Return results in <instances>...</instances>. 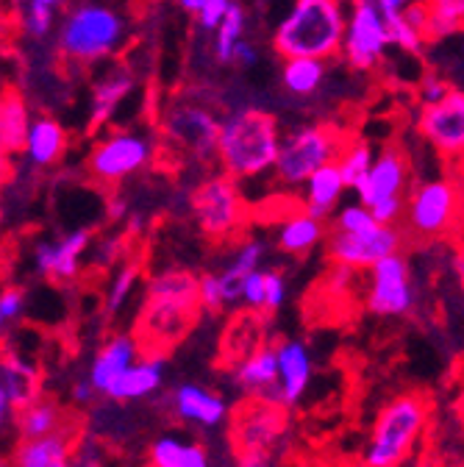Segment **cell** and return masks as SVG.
Returning <instances> with one entry per match:
<instances>
[{"mask_svg": "<svg viewBox=\"0 0 464 467\" xmlns=\"http://www.w3.org/2000/svg\"><path fill=\"white\" fill-rule=\"evenodd\" d=\"M76 434L62 431L42 440H20L12 453L15 467H76Z\"/></svg>", "mask_w": 464, "mask_h": 467, "instance_id": "d4e9b609", "label": "cell"}, {"mask_svg": "<svg viewBox=\"0 0 464 467\" xmlns=\"http://www.w3.org/2000/svg\"><path fill=\"white\" fill-rule=\"evenodd\" d=\"M198 284L201 275L181 267H167L148 278L134 334L145 357H164L198 326L203 312Z\"/></svg>", "mask_w": 464, "mask_h": 467, "instance_id": "6da1fadb", "label": "cell"}, {"mask_svg": "<svg viewBox=\"0 0 464 467\" xmlns=\"http://www.w3.org/2000/svg\"><path fill=\"white\" fill-rule=\"evenodd\" d=\"M161 384H164V357H142L120 376V381L108 389L106 398L111 403H134L159 392Z\"/></svg>", "mask_w": 464, "mask_h": 467, "instance_id": "484cf974", "label": "cell"}, {"mask_svg": "<svg viewBox=\"0 0 464 467\" xmlns=\"http://www.w3.org/2000/svg\"><path fill=\"white\" fill-rule=\"evenodd\" d=\"M392 47L389 23L370 0H351L347 6V28L342 42V58L359 73L376 70L387 50Z\"/></svg>", "mask_w": 464, "mask_h": 467, "instance_id": "7c38bea8", "label": "cell"}, {"mask_svg": "<svg viewBox=\"0 0 464 467\" xmlns=\"http://www.w3.org/2000/svg\"><path fill=\"white\" fill-rule=\"evenodd\" d=\"M400 467H418V464H412V462H409V464H400Z\"/></svg>", "mask_w": 464, "mask_h": 467, "instance_id": "e7e4bbea", "label": "cell"}, {"mask_svg": "<svg viewBox=\"0 0 464 467\" xmlns=\"http://www.w3.org/2000/svg\"><path fill=\"white\" fill-rule=\"evenodd\" d=\"M190 212L203 237L211 243H234L251 220V206L240 190V182L228 175H209L190 195Z\"/></svg>", "mask_w": 464, "mask_h": 467, "instance_id": "9c48e42d", "label": "cell"}, {"mask_svg": "<svg viewBox=\"0 0 464 467\" xmlns=\"http://www.w3.org/2000/svg\"><path fill=\"white\" fill-rule=\"evenodd\" d=\"M6 326H9V323H6L4 317H0V339H4V334H6Z\"/></svg>", "mask_w": 464, "mask_h": 467, "instance_id": "94428289", "label": "cell"}, {"mask_svg": "<svg viewBox=\"0 0 464 467\" xmlns=\"http://www.w3.org/2000/svg\"><path fill=\"white\" fill-rule=\"evenodd\" d=\"M270 315L256 309H237L231 312L217 342V365L220 370H234L245 359H251L256 350L270 345Z\"/></svg>", "mask_w": 464, "mask_h": 467, "instance_id": "2e32d148", "label": "cell"}, {"mask_svg": "<svg viewBox=\"0 0 464 467\" xmlns=\"http://www.w3.org/2000/svg\"><path fill=\"white\" fill-rule=\"evenodd\" d=\"M34 4H42V6H50V9L59 12L62 6H67V4H70V0H34Z\"/></svg>", "mask_w": 464, "mask_h": 467, "instance_id": "680465c9", "label": "cell"}, {"mask_svg": "<svg viewBox=\"0 0 464 467\" xmlns=\"http://www.w3.org/2000/svg\"><path fill=\"white\" fill-rule=\"evenodd\" d=\"M434 415V403L426 392H400L387 400L370 429L365 448V467H400L409 464L420 448Z\"/></svg>", "mask_w": 464, "mask_h": 467, "instance_id": "5b68a950", "label": "cell"}, {"mask_svg": "<svg viewBox=\"0 0 464 467\" xmlns=\"http://www.w3.org/2000/svg\"><path fill=\"white\" fill-rule=\"evenodd\" d=\"M406 234L397 225H376L359 234H336L331 231L328 240V259L334 267H345L354 273L373 270L381 259L403 254Z\"/></svg>", "mask_w": 464, "mask_h": 467, "instance_id": "5bb4252c", "label": "cell"}, {"mask_svg": "<svg viewBox=\"0 0 464 467\" xmlns=\"http://www.w3.org/2000/svg\"><path fill=\"white\" fill-rule=\"evenodd\" d=\"M293 420L286 406L264 398H242L228 418V442L237 467H275L289 445Z\"/></svg>", "mask_w": 464, "mask_h": 467, "instance_id": "8992f818", "label": "cell"}, {"mask_svg": "<svg viewBox=\"0 0 464 467\" xmlns=\"http://www.w3.org/2000/svg\"><path fill=\"white\" fill-rule=\"evenodd\" d=\"M347 28L345 0H295L273 34V50L284 58H328L342 53Z\"/></svg>", "mask_w": 464, "mask_h": 467, "instance_id": "277c9868", "label": "cell"}, {"mask_svg": "<svg viewBox=\"0 0 464 467\" xmlns=\"http://www.w3.org/2000/svg\"><path fill=\"white\" fill-rule=\"evenodd\" d=\"M95 395H98V389L92 387V381H89L87 376L78 379V381L73 384V400H76V403H92Z\"/></svg>", "mask_w": 464, "mask_h": 467, "instance_id": "816d5d0a", "label": "cell"}, {"mask_svg": "<svg viewBox=\"0 0 464 467\" xmlns=\"http://www.w3.org/2000/svg\"><path fill=\"white\" fill-rule=\"evenodd\" d=\"M67 145H70L67 129L59 120H53L50 114H36L23 145V159L36 170H47L65 159Z\"/></svg>", "mask_w": 464, "mask_h": 467, "instance_id": "603a6c76", "label": "cell"}, {"mask_svg": "<svg viewBox=\"0 0 464 467\" xmlns=\"http://www.w3.org/2000/svg\"><path fill=\"white\" fill-rule=\"evenodd\" d=\"M0 381L15 406V412H20L23 406L36 400V368L26 362L15 350H0Z\"/></svg>", "mask_w": 464, "mask_h": 467, "instance_id": "1f68e13d", "label": "cell"}, {"mask_svg": "<svg viewBox=\"0 0 464 467\" xmlns=\"http://www.w3.org/2000/svg\"><path fill=\"white\" fill-rule=\"evenodd\" d=\"M103 462H106V453H103V448H100V442L98 440H81L78 445H76V467H103Z\"/></svg>", "mask_w": 464, "mask_h": 467, "instance_id": "c3c4849f", "label": "cell"}, {"mask_svg": "<svg viewBox=\"0 0 464 467\" xmlns=\"http://www.w3.org/2000/svg\"><path fill=\"white\" fill-rule=\"evenodd\" d=\"M6 26V6H4V0H0V31H4Z\"/></svg>", "mask_w": 464, "mask_h": 467, "instance_id": "91938a15", "label": "cell"}, {"mask_svg": "<svg viewBox=\"0 0 464 467\" xmlns=\"http://www.w3.org/2000/svg\"><path fill=\"white\" fill-rule=\"evenodd\" d=\"M331 220H334V231L336 234H359V231H367V228H376L378 225L376 217H373V212L365 203H359V201L342 206Z\"/></svg>", "mask_w": 464, "mask_h": 467, "instance_id": "b9f144b4", "label": "cell"}, {"mask_svg": "<svg viewBox=\"0 0 464 467\" xmlns=\"http://www.w3.org/2000/svg\"><path fill=\"white\" fill-rule=\"evenodd\" d=\"M139 273H142L139 262H126L118 273L111 275L108 289H106V315H118L129 304L131 292L137 289Z\"/></svg>", "mask_w": 464, "mask_h": 467, "instance_id": "ab89813d", "label": "cell"}, {"mask_svg": "<svg viewBox=\"0 0 464 467\" xmlns=\"http://www.w3.org/2000/svg\"><path fill=\"white\" fill-rule=\"evenodd\" d=\"M325 81V62L317 58H286L281 67V87L293 98H312Z\"/></svg>", "mask_w": 464, "mask_h": 467, "instance_id": "e575fe53", "label": "cell"}, {"mask_svg": "<svg viewBox=\"0 0 464 467\" xmlns=\"http://www.w3.org/2000/svg\"><path fill=\"white\" fill-rule=\"evenodd\" d=\"M284 298H286V281L278 270H256L248 275V281L242 286L245 309L273 315L275 309H281Z\"/></svg>", "mask_w": 464, "mask_h": 467, "instance_id": "836d02e7", "label": "cell"}, {"mask_svg": "<svg viewBox=\"0 0 464 467\" xmlns=\"http://www.w3.org/2000/svg\"><path fill=\"white\" fill-rule=\"evenodd\" d=\"M129 20L111 0H78L56 28V50L70 65L95 67L111 62L126 45Z\"/></svg>", "mask_w": 464, "mask_h": 467, "instance_id": "3957f363", "label": "cell"}, {"mask_svg": "<svg viewBox=\"0 0 464 467\" xmlns=\"http://www.w3.org/2000/svg\"><path fill=\"white\" fill-rule=\"evenodd\" d=\"M159 156L156 134L145 129H114L103 134L87 159V170L92 182L103 187H114L129 182L131 175L148 170Z\"/></svg>", "mask_w": 464, "mask_h": 467, "instance_id": "30bf717a", "label": "cell"}, {"mask_svg": "<svg viewBox=\"0 0 464 467\" xmlns=\"http://www.w3.org/2000/svg\"><path fill=\"white\" fill-rule=\"evenodd\" d=\"M12 179V153L0 148V190H4Z\"/></svg>", "mask_w": 464, "mask_h": 467, "instance_id": "9f6ffc18", "label": "cell"}, {"mask_svg": "<svg viewBox=\"0 0 464 467\" xmlns=\"http://www.w3.org/2000/svg\"><path fill=\"white\" fill-rule=\"evenodd\" d=\"M170 403L176 415L187 423H195L201 429H220L228 418L231 409L220 392H211L201 384H181L172 389Z\"/></svg>", "mask_w": 464, "mask_h": 467, "instance_id": "7402d4cb", "label": "cell"}, {"mask_svg": "<svg viewBox=\"0 0 464 467\" xmlns=\"http://www.w3.org/2000/svg\"><path fill=\"white\" fill-rule=\"evenodd\" d=\"M423 4L428 6V42L464 31V0H423Z\"/></svg>", "mask_w": 464, "mask_h": 467, "instance_id": "8d00e7d4", "label": "cell"}, {"mask_svg": "<svg viewBox=\"0 0 464 467\" xmlns=\"http://www.w3.org/2000/svg\"><path fill=\"white\" fill-rule=\"evenodd\" d=\"M198 296H201V309L214 315L220 309H225V298H222V286H220V275L217 273H203L201 284H198Z\"/></svg>", "mask_w": 464, "mask_h": 467, "instance_id": "7bdbcfd3", "label": "cell"}, {"mask_svg": "<svg viewBox=\"0 0 464 467\" xmlns=\"http://www.w3.org/2000/svg\"><path fill=\"white\" fill-rule=\"evenodd\" d=\"M0 467H15V462L12 459H0Z\"/></svg>", "mask_w": 464, "mask_h": 467, "instance_id": "6125c7cd", "label": "cell"}, {"mask_svg": "<svg viewBox=\"0 0 464 467\" xmlns=\"http://www.w3.org/2000/svg\"><path fill=\"white\" fill-rule=\"evenodd\" d=\"M275 354H278V400L281 406H295L309 384H312V354L301 339H281L275 342Z\"/></svg>", "mask_w": 464, "mask_h": 467, "instance_id": "ffe728a7", "label": "cell"}, {"mask_svg": "<svg viewBox=\"0 0 464 467\" xmlns=\"http://www.w3.org/2000/svg\"><path fill=\"white\" fill-rule=\"evenodd\" d=\"M123 251H126L123 237H103V240L95 245V265H98V267H111V265H118V259L123 256Z\"/></svg>", "mask_w": 464, "mask_h": 467, "instance_id": "7dc6e473", "label": "cell"}, {"mask_svg": "<svg viewBox=\"0 0 464 467\" xmlns=\"http://www.w3.org/2000/svg\"><path fill=\"white\" fill-rule=\"evenodd\" d=\"M92 245V228H73L56 240L34 245V267L39 275L56 284H67L81 275L84 254Z\"/></svg>", "mask_w": 464, "mask_h": 467, "instance_id": "ac0fdd59", "label": "cell"}, {"mask_svg": "<svg viewBox=\"0 0 464 467\" xmlns=\"http://www.w3.org/2000/svg\"><path fill=\"white\" fill-rule=\"evenodd\" d=\"M231 6H234V0H209V4L201 9V15H198V26L203 28V31H217L220 28V23L228 17V12H231Z\"/></svg>", "mask_w": 464, "mask_h": 467, "instance_id": "bcb514c9", "label": "cell"}, {"mask_svg": "<svg viewBox=\"0 0 464 467\" xmlns=\"http://www.w3.org/2000/svg\"><path fill=\"white\" fill-rule=\"evenodd\" d=\"M137 89V76L129 65L111 62L106 65L95 81H92V95H89V126L103 129L114 120L118 109L126 103V98Z\"/></svg>", "mask_w": 464, "mask_h": 467, "instance_id": "d6986e66", "label": "cell"}, {"mask_svg": "<svg viewBox=\"0 0 464 467\" xmlns=\"http://www.w3.org/2000/svg\"><path fill=\"white\" fill-rule=\"evenodd\" d=\"M448 467H464V464H448Z\"/></svg>", "mask_w": 464, "mask_h": 467, "instance_id": "003e7915", "label": "cell"}, {"mask_svg": "<svg viewBox=\"0 0 464 467\" xmlns=\"http://www.w3.org/2000/svg\"><path fill=\"white\" fill-rule=\"evenodd\" d=\"M31 120V109L20 92H0V148L23 153Z\"/></svg>", "mask_w": 464, "mask_h": 467, "instance_id": "d6a6232c", "label": "cell"}, {"mask_svg": "<svg viewBox=\"0 0 464 467\" xmlns=\"http://www.w3.org/2000/svg\"><path fill=\"white\" fill-rule=\"evenodd\" d=\"M234 65H237V67H245V70L256 67V65H259V47H256L253 42L245 39V42L237 47V53H234Z\"/></svg>", "mask_w": 464, "mask_h": 467, "instance_id": "681fc988", "label": "cell"}, {"mask_svg": "<svg viewBox=\"0 0 464 467\" xmlns=\"http://www.w3.org/2000/svg\"><path fill=\"white\" fill-rule=\"evenodd\" d=\"M373 161H376V153H373L370 142L356 140V137H354L351 142H347L345 150H342L339 159H336V167H339L342 179H345V187L356 192V187L367 179V172H370Z\"/></svg>", "mask_w": 464, "mask_h": 467, "instance_id": "74e56055", "label": "cell"}, {"mask_svg": "<svg viewBox=\"0 0 464 467\" xmlns=\"http://www.w3.org/2000/svg\"><path fill=\"white\" fill-rule=\"evenodd\" d=\"M448 172H450V179L456 182V187L461 190V198H464V150L448 164Z\"/></svg>", "mask_w": 464, "mask_h": 467, "instance_id": "11a10c76", "label": "cell"}, {"mask_svg": "<svg viewBox=\"0 0 464 467\" xmlns=\"http://www.w3.org/2000/svg\"><path fill=\"white\" fill-rule=\"evenodd\" d=\"M206 4H209V0H179V6H181L187 15H195V17L201 15V9H203Z\"/></svg>", "mask_w": 464, "mask_h": 467, "instance_id": "6f0895ef", "label": "cell"}, {"mask_svg": "<svg viewBox=\"0 0 464 467\" xmlns=\"http://www.w3.org/2000/svg\"><path fill=\"white\" fill-rule=\"evenodd\" d=\"M228 379L237 389L245 392V398H264V400H278V354L275 345H267L251 359H245L240 368L228 370Z\"/></svg>", "mask_w": 464, "mask_h": 467, "instance_id": "cb8c5ba5", "label": "cell"}, {"mask_svg": "<svg viewBox=\"0 0 464 467\" xmlns=\"http://www.w3.org/2000/svg\"><path fill=\"white\" fill-rule=\"evenodd\" d=\"M222 117L214 114L201 100H172L161 114V137L192 159H211L217 156Z\"/></svg>", "mask_w": 464, "mask_h": 467, "instance_id": "8fae6325", "label": "cell"}, {"mask_svg": "<svg viewBox=\"0 0 464 467\" xmlns=\"http://www.w3.org/2000/svg\"><path fill=\"white\" fill-rule=\"evenodd\" d=\"M345 179L336 164H328L323 170H317L312 179L304 184V195H301V209H306L309 214L325 220L342 201L345 195Z\"/></svg>", "mask_w": 464, "mask_h": 467, "instance_id": "f546056e", "label": "cell"}, {"mask_svg": "<svg viewBox=\"0 0 464 467\" xmlns=\"http://www.w3.org/2000/svg\"><path fill=\"white\" fill-rule=\"evenodd\" d=\"M325 240V223L306 209H295L281 217L278 248L289 256H309Z\"/></svg>", "mask_w": 464, "mask_h": 467, "instance_id": "4316f807", "label": "cell"}, {"mask_svg": "<svg viewBox=\"0 0 464 467\" xmlns=\"http://www.w3.org/2000/svg\"><path fill=\"white\" fill-rule=\"evenodd\" d=\"M278 120L264 109H234L222 117L217 161L234 182H251L275 170L281 153Z\"/></svg>", "mask_w": 464, "mask_h": 467, "instance_id": "7a4b0ae2", "label": "cell"}, {"mask_svg": "<svg viewBox=\"0 0 464 467\" xmlns=\"http://www.w3.org/2000/svg\"><path fill=\"white\" fill-rule=\"evenodd\" d=\"M464 225V198L450 172L412 184L406 195L400 228L415 243L450 240Z\"/></svg>", "mask_w": 464, "mask_h": 467, "instance_id": "52a82bcc", "label": "cell"}, {"mask_svg": "<svg viewBox=\"0 0 464 467\" xmlns=\"http://www.w3.org/2000/svg\"><path fill=\"white\" fill-rule=\"evenodd\" d=\"M415 126L420 140L450 164L464 150V89H450L439 103L423 106Z\"/></svg>", "mask_w": 464, "mask_h": 467, "instance_id": "9a60e30c", "label": "cell"}, {"mask_svg": "<svg viewBox=\"0 0 464 467\" xmlns=\"http://www.w3.org/2000/svg\"><path fill=\"white\" fill-rule=\"evenodd\" d=\"M106 214H108V220H129V203H126V198H120V195H111L108 198V203H106Z\"/></svg>", "mask_w": 464, "mask_h": 467, "instance_id": "f5cc1de1", "label": "cell"}, {"mask_svg": "<svg viewBox=\"0 0 464 467\" xmlns=\"http://www.w3.org/2000/svg\"><path fill=\"white\" fill-rule=\"evenodd\" d=\"M4 4H12V6H20V4H23V0H4Z\"/></svg>", "mask_w": 464, "mask_h": 467, "instance_id": "be15d7a7", "label": "cell"}, {"mask_svg": "<svg viewBox=\"0 0 464 467\" xmlns=\"http://www.w3.org/2000/svg\"><path fill=\"white\" fill-rule=\"evenodd\" d=\"M389 23V36H392V45L400 47L403 53H412V56H420L428 36L423 31H418L409 20H406L403 15H395V17H387Z\"/></svg>", "mask_w": 464, "mask_h": 467, "instance_id": "60d3db41", "label": "cell"}, {"mask_svg": "<svg viewBox=\"0 0 464 467\" xmlns=\"http://www.w3.org/2000/svg\"><path fill=\"white\" fill-rule=\"evenodd\" d=\"M15 426L20 440H42V437H53L62 431H73L67 429L70 420L62 412V406L47 398H36L28 406H23L20 412H15Z\"/></svg>", "mask_w": 464, "mask_h": 467, "instance_id": "f1b7e54d", "label": "cell"}, {"mask_svg": "<svg viewBox=\"0 0 464 467\" xmlns=\"http://www.w3.org/2000/svg\"><path fill=\"white\" fill-rule=\"evenodd\" d=\"M17 26L28 39H45L47 34H53V28H59V17H56V9L34 4V0H23L17 6Z\"/></svg>", "mask_w": 464, "mask_h": 467, "instance_id": "f35d334b", "label": "cell"}, {"mask_svg": "<svg viewBox=\"0 0 464 467\" xmlns=\"http://www.w3.org/2000/svg\"><path fill=\"white\" fill-rule=\"evenodd\" d=\"M12 415H15V406H12V400H9V395L4 389V381H0V431L6 429V423L12 420Z\"/></svg>", "mask_w": 464, "mask_h": 467, "instance_id": "db71d44e", "label": "cell"}, {"mask_svg": "<svg viewBox=\"0 0 464 467\" xmlns=\"http://www.w3.org/2000/svg\"><path fill=\"white\" fill-rule=\"evenodd\" d=\"M264 259V245L256 243V240H242L234 251V256H231L225 262V267L217 273L220 275V286H222V298H225V306H237L242 304V286L248 281L251 273L262 270Z\"/></svg>", "mask_w": 464, "mask_h": 467, "instance_id": "83f0119b", "label": "cell"}, {"mask_svg": "<svg viewBox=\"0 0 464 467\" xmlns=\"http://www.w3.org/2000/svg\"><path fill=\"white\" fill-rule=\"evenodd\" d=\"M354 137L334 123H309L298 126L281 142V153L275 161V182L286 190H304L312 175L328 164H336L339 153Z\"/></svg>", "mask_w": 464, "mask_h": 467, "instance_id": "ba28073f", "label": "cell"}, {"mask_svg": "<svg viewBox=\"0 0 464 467\" xmlns=\"http://www.w3.org/2000/svg\"><path fill=\"white\" fill-rule=\"evenodd\" d=\"M23 312H26V292L20 286L0 289V317L6 323H15L23 317Z\"/></svg>", "mask_w": 464, "mask_h": 467, "instance_id": "f6af8a7d", "label": "cell"}, {"mask_svg": "<svg viewBox=\"0 0 464 467\" xmlns=\"http://www.w3.org/2000/svg\"><path fill=\"white\" fill-rule=\"evenodd\" d=\"M142 348L137 342V337L131 334H118V337H108L100 348L98 354L89 365V373L87 379L92 381V387L98 389V395H108V389L120 381V376L139 359Z\"/></svg>", "mask_w": 464, "mask_h": 467, "instance_id": "44dd1931", "label": "cell"}, {"mask_svg": "<svg viewBox=\"0 0 464 467\" xmlns=\"http://www.w3.org/2000/svg\"><path fill=\"white\" fill-rule=\"evenodd\" d=\"M459 281H461V289H464V275H461V278H459Z\"/></svg>", "mask_w": 464, "mask_h": 467, "instance_id": "03108f58", "label": "cell"}, {"mask_svg": "<svg viewBox=\"0 0 464 467\" xmlns=\"http://www.w3.org/2000/svg\"><path fill=\"white\" fill-rule=\"evenodd\" d=\"M412 190V167L397 145H387L381 153H376V161L367 172V179L356 187L359 203L367 209L384 203V201H406Z\"/></svg>", "mask_w": 464, "mask_h": 467, "instance_id": "e0dca14e", "label": "cell"}, {"mask_svg": "<svg viewBox=\"0 0 464 467\" xmlns=\"http://www.w3.org/2000/svg\"><path fill=\"white\" fill-rule=\"evenodd\" d=\"M418 292L412 284L409 259L403 254L381 259L373 270H367L365 306L376 317H403L415 309Z\"/></svg>", "mask_w": 464, "mask_h": 467, "instance_id": "4fadbf2b", "label": "cell"}, {"mask_svg": "<svg viewBox=\"0 0 464 467\" xmlns=\"http://www.w3.org/2000/svg\"><path fill=\"white\" fill-rule=\"evenodd\" d=\"M245 31H248V15L240 4H234L211 39V53L217 65H234V53L245 42Z\"/></svg>", "mask_w": 464, "mask_h": 467, "instance_id": "d590c367", "label": "cell"}, {"mask_svg": "<svg viewBox=\"0 0 464 467\" xmlns=\"http://www.w3.org/2000/svg\"><path fill=\"white\" fill-rule=\"evenodd\" d=\"M370 4H376L384 17H395V15H403L406 6L415 4V0H370Z\"/></svg>", "mask_w": 464, "mask_h": 467, "instance_id": "f907efd6", "label": "cell"}, {"mask_svg": "<svg viewBox=\"0 0 464 467\" xmlns=\"http://www.w3.org/2000/svg\"><path fill=\"white\" fill-rule=\"evenodd\" d=\"M150 467H211V456L201 442L181 440L176 434H164L148 448Z\"/></svg>", "mask_w": 464, "mask_h": 467, "instance_id": "4dcf8cb0", "label": "cell"}, {"mask_svg": "<svg viewBox=\"0 0 464 467\" xmlns=\"http://www.w3.org/2000/svg\"><path fill=\"white\" fill-rule=\"evenodd\" d=\"M450 81L442 78L439 73H426L418 84V95H420V103L423 106H431V103H439L448 92H450Z\"/></svg>", "mask_w": 464, "mask_h": 467, "instance_id": "ee69618b", "label": "cell"}]
</instances>
